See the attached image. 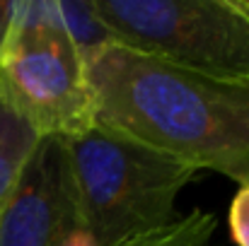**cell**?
<instances>
[{"mask_svg":"<svg viewBox=\"0 0 249 246\" xmlns=\"http://www.w3.org/2000/svg\"><path fill=\"white\" fill-rule=\"evenodd\" d=\"M218 227V217L203 210H191L186 217H179L155 232L119 242L114 246H206Z\"/></svg>","mask_w":249,"mask_h":246,"instance_id":"8","label":"cell"},{"mask_svg":"<svg viewBox=\"0 0 249 246\" xmlns=\"http://www.w3.org/2000/svg\"><path fill=\"white\" fill-rule=\"evenodd\" d=\"M63 143L78 217L97 246H114L177 220L174 203L194 179V166L97 123Z\"/></svg>","mask_w":249,"mask_h":246,"instance_id":"2","label":"cell"},{"mask_svg":"<svg viewBox=\"0 0 249 246\" xmlns=\"http://www.w3.org/2000/svg\"><path fill=\"white\" fill-rule=\"evenodd\" d=\"M17 2L19 0H0V51L10 41L17 19Z\"/></svg>","mask_w":249,"mask_h":246,"instance_id":"10","label":"cell"},{"mask_svg":"<svg viewBox=\"0 0 249 246\" xmlns=\"http://www.w3.org/2000/svg\"><path fill=\"white\" fill-rule=\"evenodd\" d=\"M49 5H51V17L71 36V41L80 51L85 63L94 53H99L102 49L114 44L111 34L107 32V27L94 15L89 0H85V2H78V0H49Z\"/></svg>","mask_w":249,"mask_h":246,"instance_id":"7","label":"cell"},{"mask_svg":"<svg viewBox=\"0 0 249 246\" xmlns=\"http://www.w3.org/2000/svg\"><path fill=\"white\" fill-rule=\"evenodd\" d=\"M94 123L181 164L249 183V84L111 44L87 61Z\"/></svg>","mask_w":249,"mask_h":246,"instance_id":"1","label":"cell"},{"mask_svg":"<svg viewBox=\"0 0 249 246\" xmlns=\"http://www.w3.org/2000/svg\"><path fill=\"white\" fill-rule=\"evenodd\" d=\"M58 246H97V242H94V237L85 227H75L71 234H66L58 242Z\"/></svg>","mask_w":249,"mask_h":246,"instance_id":"11","label":"cell"},{"mask_svg":"<svg viewBox=\"0 0 249 246\" xmlns=\"http://www.w3.org/2000/svg\"><path fill=\"white\" fill-rule=\"evenodd\" d=\"M41 135L0 99V208L12 196Z\"/></svg>","mask_w":249,"mask_h":246,"instance_id":"6","label":"cell"},{"mask_svg":"<svg viewBox=\"0 0 249 246\" xmlns=\"http://www.w3.org/2000/svg\"><path fill=\"white\" fill-rule=\"evenodd\" d=\"M0 99L41 138H73L94 126L87 63L51 17L49 0H19L0 51Z\"/></svg>","mask_w":249,"mask_h":246,"instance_id":"4","label":"cell"},{"mask_svg":"<svg viewBox=\"0 0 249 246\" xmlns=\"http://www.w3.org/2000/svg\"><path fill=\"white\" fill-rule=\"evenodd\" d=\"M114 44L174 68L249 84V2L89 0Z\"/></svg>","mask_w":249,"mask_h":246,"instance_id":"3","label":"cell"},{"mask_svg":"<svg viewBox=\"0 0 249 246\" xmlns=\"http://www.w3.org/2000/svg\"><path fill=\"white\" fill-rule=\"evenodd\" d=\"M228 222H230L232 242L237 246H249V183L240 186L237 196L232 198Z\"/></svg>","mask_w":249,"mask_h":246,"instance_id":"9","label":"cell"},{"mask_svg":"<svg viewBox=\"0 0 249 246\" xmlns=\"http://www.w3.org/2000/svg\"><path fill=\"white\" fill-rule=\"evenodd\" d=\"M80 225L63 138L44 135L0 208V246H58Z\"/></svg>","mask_w":249,"mask_h":246,"instance_id":"5","label":"cell"}]
</instances>
